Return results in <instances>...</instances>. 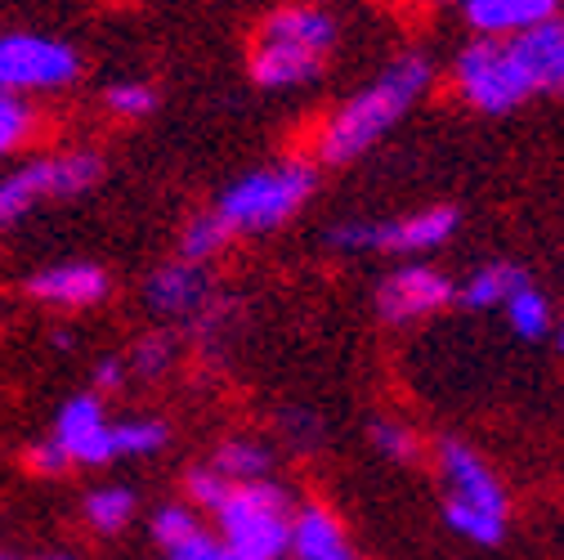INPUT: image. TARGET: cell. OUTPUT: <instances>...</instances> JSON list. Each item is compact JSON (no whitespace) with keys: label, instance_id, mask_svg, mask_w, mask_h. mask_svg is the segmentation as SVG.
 <instances>
[{"label":"cell","instance_id":"15","mask_svg":"<svg viewBox=\"0 0 564 560\" xmlns=\"http://www.w3.org/2000/svg\"><path fill=\"white\" fill-rule=\"evenodd\" d=\"M462 6L479 36H520V32L555 19L564 0H462Z\"/></svg>","mask_w":564,"mask_h":560},{"label":"cell","instance_id":"19","mask_svg":"<svg viewBox=\"0 0 564 560\" xmlns=\"http://www.w3.org/2000/svg\"><path fill=\"white\" fill-rule=\"evenodd\" d=\"M82 520L95 529V534H121L130 520H134V494L126 484H99L86 494L82 503Z\"/></svg>","mask_w":564,"mask_h":560},{"label":"cell","instance_id":"12","mask_svg":"<svg viewBox=\"0 0 564 560\" xmlns=\"http://www.w3.org/2000/svg\"><path fill=\"white\" fill-rule=\"evenodd\" d=\"M23 288L45 310H90V305L108 301L112 278L104 265H90V260H54V265L28 273Z\"/></svg>","mask_w":564,"mask_h":560},{"label":"cell","instance_id":"17","mask_svg":"<svg viewBox=\"0 0 564 560\" xmlns=\"http://www.w3.org/2000/svg\"><path fill=\"white\" fill-rule=\"evenodd\" d=\"M520 283H529V273H524L520 265H511V260L479 265V269L466 278V283H462V305H470V310H502L507 297H511Z\"/></svg>","mask_w":564,"mask_h":560},{"label":"cell","instance_id":"26","mask_svg":"<svg viewBox=\"0 0 564 560\" xmlns=\"http://www.w3.org/2000/svg\"><path fill=\"white\" fill-rule=\"evenodd\" d=\"M175 364V336L171 332H149L144 341H134V349L126 355V368L139 377H162Z\"/></svg>","mask_w":564,"mask_h":560},{"label":"cell","instance_id":"21","mask_svg":"<svg viewBox=\"0 0 564 560\" xmlns=\"http://www.w3.org/2000/svg\"><path fill=\"white\" fill-rule=\"evenodd\" d=\"M229 243H234V234L220 225V216H216V212H197V216L184 225V234H180V260L210 265V260H216Z\"/></svg>","mask_w":564,"mask_h":560},{"label":"cell","instance_id":"11","mask_svg":"<svg viewBox=\"0 0 564 560\" xmlns=\"http://www.w3.org/2000/svg\"><path fill=\"white\" fill-rule=\"evenodd\" d=\"M457 288L448 283V278L431 265H403L394 273L381 278V288H377V314L394 327L403 323H421V319H431L440 314L444 305H453Z\"/></svg>","mask_w":564,"mask_h":560},{"label":"cell","instance_id":"24","mask_svg":"<svg viewBox=\"0 0 564 560\" xmlns=\"http://www.w3.org/2000/svg\"><path fill=\"white\" fill-rule=\"evenodd\" d=\"M104 108H108L112 117H121V121H144V117L158 108V90H153L149 82L121 77V82H112V86L104 90Z\"/></svg>","mask_w":564,"mask_h":560},{"label":"cell","instance_id":"32","mask_svg":"<svg viewBox=\"0 0 564 560\" xmlns=\"http://www.w3.org/2000/svg\"><path fill=\"white\" fill-rule=\"evenodd\" d=\"M560 349H564V323H560Z\"/></svg>","mask_w":564,"mask_h":560},{"label":"cell","instance_id":"4","mask_svg":"<svg viewBox=\"0 0 564 560\" xmlns=\"http://www.w3.org/2000/svg\"><path fill=\"white\" fill-rule=\"evenodd\" d=\"M314 184H318V171L310 162L260 166V171H247L242 180H234L210 212L220 216V225L234 238L269 234V229L288 225L301 212V206L310 202V193H314Z\"/></svg>","mask_w":564,"mask_h":560},{"label":"cell","instance_id":"9","mask_svg":"<svg viewBox=\"0 0 564 560\" xmlns=\"http://www.w3.org/2000/svg\"><path fill=\"white\" fill-rule=\"evenodd\" d=\"M457 206H421L394 220H349L327 234L336 251H390V256H426L457 234Z\"/></svg>","mask_w":564,"mask_h":560},{"label":"cell","instance_id":"8","mask_svg":"<svg viewBox=\"0 0 564 560\" xmlns=\"http://www.w3.org/2000/svg\"><path fill=\"white\" fill-rule=\"evenodd\" d=\"M453 82H457L462 99L475 112H488V117L516 112L524 99H533V86H529L524 67H520V58H516L507 36L470 41L453 63Z\"/></svg>","mask_w":564,"mask_h":560},{"label":"cell","instance_id":"29","mask_svg":"<svg viewBox=\"0 0 564 560\" xmlns=\"http://www.w3.org/2000/svg\"><path fill=\"white\" fill-rule=\"evenodd\" d=\"M28 466L36 471V475H63V471H73V462L63 457V449L45 435V440H36L32 449H28Z\"/></svg>","mask_w":564,"mask_h":560},{"label":"cell","instance_id":"13","mask_svg":"<svg viewBox=\"0 0 564 560\" xmlns=\"http://www.w3.org/2000/svg\"><path fill=\"white\" fill-rule=\"evenodd\" d=\"M144 301L158 319H180L193 323L210 301H216V283H210V269L193 265V260H166L149 273L144 283Z\"/></svg>","mask_w":564,"mask_h":560},{"label":"cell","instance_id":"10","mask_svg":"<svg viewBox=\"0 0 564 560\" xmlns=\"http://www.w3.org/2000/svg\"><path fill=\"white\" fill-rule=\"evenodd\" d=\"M50 440L63 449V457L73 466H112V417L108 399L86 390L73 395L50 427Z\"/></svg>","mask_w":564,"mask_h":560},{"label":"cell","instance_id":"16","mask_svg":"<svg viewBox=\"0 0 564 560\" xmlns=\"http://www.w3.org/2000/svg\"><path fill=\"white\" fill-rule=\"evenodd\" d=\"M288 556H296V560H355V556H349V542H345L340 520L327 507H318V503L292 511Z\"/></svg>","mask_w":564,"mask_h":560},{"label":"cell","instance_id":"18","mask_svg":"<svg viewBox=\"0 0 564 560\" xmlns=\"http://www.w3.org/2000/svg\"><path fill=\"white\" fill-rule=\"evenodd\" d=\"M206 466L216 475H225L229 484H251V480H264L273 471V449L260 440H225Z\"/></svg>","mask_w":564,"mask_h":560},{"label":"cell","instance_id":"14","mask_svg":"<svg viewBox=\"0 0 564 560\" xmlns=\"http://www.w3.org/2000/svg\"><path fill=\"white\" fill-rule=\"evenodd\" d=\"M524 77L533 86V95H564V14L520 32V36H507Z\"/></svg>","mask_w":564,"mask_h":560},{"label":"cell","instance_id":"31","mask_svg":"<svg viewBox=\"0 0 564 560\" xmlns=\"http://www.w3.org/2000/svg\"><path fill=\"white\" fill-rule=\"evenodd\" d=\"M36 560H77V556H67V551H54V556H36Z\"/></svg>","mask_w":564,"mask_h":560},{"label":"cell","instance_id":"33","mask_svg":"<svg viewBox=\"0 0 564 560\" xmlns=\"http://www.w3.org/2000/svg\"><path fill=\"white\" fill-rule=\"evenodd\" d=\"M444 6H462V0H444Z\"/></svg>","mask_w":564,"mask_h":560},{"label":"cell","instance_id":"1","mask_svg":"<svg viewBox=\"0 0 564 560\" xmlns=\"http://www.w3.org/2000/svg\"><path fill=\"white\" fill-rule=\"evenodd\" d=\"M431 77L435 67L426 54H403L394 58L386 73L359 90L355 99H345L327 126L318 130V144H314V158L323 166H345V162H359L368 149H377L381 139L408 117V108L431 90Z\"/></svg>","mask_w":564,"mask_h":560},{"label":"cell","instance_id":"28","mask_svg":"<svg viewBox=\"0 0 564 560\" xmlns=\"http://www.w3.org/2000/svg\"><path fill=\"white\" fill-rule=\"evenodd\" d=\"M166 560H238V556L225 547V538H220V534L202 529V534H193L188 542L171 547V551H166Z\"/></svg>","mask_w":564,"mask_h":560},{"label":"cell","instance_id":"23","mask_svg":"<svg viewBox=\"0 0 564 560\" xmlns=\"http://www.w3.org/2000/svg\"><path fill=\"white\" fill-rule=\"evenodd\" d=\"M32 134H36V108L28 99L0 95V162L10 153H19Z\"/></svg>","mask_w":564,"mask_h":560},{"label":"cell","instance_id":"20","mask_svg":"<svg viewBox=\"0 0 564 560\" xmlns=\"http://www.w3.org/2000/svg\"><path fill=\"white\" fill-rule=\"evenodd\" d=\"M171 444V427L162 417H130V422H112V462L130 457H153Z\"/></svg>","mask_w":564,"mask_h":560},{"label":"cell","instance_id":"3","mask_svg":"<svg viewBox=\"0 0 564 560\" xmlns=\"http://www.w3.org/2000/svg\"><path fill=\"white\" fill-rule=\"evenodd\" d=\"M440 480H444V520L475 547H498L507 538L511 498L492 466L462 440L440 444Z\"/></svg>","mask_w":564,"mask_h":560},{"label":"cell","instance_id":"5","mask_svg":"<svg viewBox=\"0 0 564 560\" xmlns=\"http://www.w3.org/2000/svg\"><path fill=\"white\" fill-rule=\"evenodd\" d=\"M99 180H104L99 149H63V153L19 162L0 175V229H14L32 212H41V206L82 197Z\"/></svg>","mask_w":564,"mask_h":560},{"label":"cell","instance_id":"30","mask_svg":"<svg viewBox=\"0 0 564 560\" xmlns=\"http://www.w3.org/2000/svg\"><path fill=\"white\" fill-rule=\"evenodd\" d=\"M126 373H130V368H126V359H104V364H99V373H95V395H104V399H108L112 390H121V386H126Z\"/></svg>","mask_w":564,"mask_h":560},{"label":"cell","instance_id":"2","mask_svg":"<svg viewBox=\"0 0 564 560\" xmlns=\"http://www.w3.org/2000/svg\"><path fill=\"white\" fill-rule=\"evenodd\" d=\"M332 45H336V23L327 10L282 6L260 23L251 41V63H247L251 82L260 90H296L327 67Z\"/></svg>","mask_w":564,"mask_h":560},{"label":"cell","instance_id":"25","mask_svg":"<svg viewBox=\"0 0 564 560\" xmlns=\"http://www.w3.org/2000/svg\"><path fill=\"white\" fill-rule=\"evenodd\" d=\"M202 529H206V525H202L197 507H188V503H166V507L153 516V542H158L162 551L188 542V538L202 534Z\"/></svg>","mask_w":564,"mask_h":560},{"label":"cell","instance_id":"22","mask_svg":"<svg viewBox=\"0 0 564 560\" xmlns=\"http://www.w3.org/2000/svg\"><path fill=\"white\" fill-rule=\"evenodd\" d=\"M502 310H507L516 336H524V341H542V336L551 332V301H546V292L533 288V283H520V288L507 297Z\"/></svg>","mask_w":564,"mask_h":560},{"label":"cell","instance_id":"7","mask_svg":"<svg viewBox=\"0 0 564 560\" xmlns=\"http://www.w3.org/2000/svg\"><path fill=\"white\" fill-rule=\"evenodd\" d=\"M82 50L41 32H6L0 36V95L28 99L54 95L82 82Z\"/></svg>","mask_w":564,"mask_h":560},{"label":"cell","instance_id":"27","mask_svg":"<svg viewBox=\"0 0 564 560\" xmlns=\"http://www.w3.org/2000/svg\"><path fill=\"white\" fill-rule=\"evenodd\" d=\"M372 444H377V453H386L390 462H412V457L421 453L416 435H412L408 427H399V422H372Z\"/></svg>","mask_w":564,"mask_h":560},{"label":"cell","instance_id":"6","mask_svg":"<svg viewBox=\"0 0 564 560\" xmlns=\"http://www.w3.org/2000/svg\"><path fill=\"white\" fill-rule=\"evenodd\" d=\"M292 511H296L292 494L282 484L251 480V484H234L210 516H216L220 538L238 560H282L288 556Z\"/></svg>","mask_w":564,"mask_h":560},{"label":"cell","instance_id":"34","mask_svg":"<svg viewBox=\"0 0 564 560\" xmlns=\"http://www.w3.org/2000/svg\"><path fill=\"white\" fill-rule=\"evenodd\" d=\"M0 560H14V556H6V551H0Z\"/></svg>","mask_w":564,"mask_h":560}]
</instances>
